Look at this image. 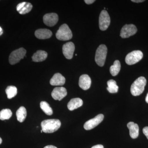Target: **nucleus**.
<instances>
[{"label": "nucleus", "mask_w": 148, "mask_h": 148, "mask_svg": "<svg viewBox=\"0 0 148 148\" xmlns=\"http://www.w3.org/2000/svg\"><path fill=\"white\" fill-rule=\"evenodd\" d=\"M91 148H104L103 145H96L93 146Z\"/></svg>", "instance_id": "nucleus-29"}, {"label": "nucleus", "mask_w": 148, "mask_h": 148, "mask_svg": "<svg viewBox=\"0 0 148 148\" xmlns=\"http://www.w3.org/2000/svg\"><path fill=\"white\" fill-rule=\"evenodd\" d=\"M42 130L46 133H53L61 127V123L58 119H51L43 121L41 124Z\"/></svg>", "instance_id": "nucleus-1"}, {"label": "nucleus", "mask_w": 148, "mask_h": 148, "mask_svg": "<svg viewBox=\"0 0 148 148\" xmlns=\"http://www.w3.org/2000/svg\"><path fill=\"white\" fill-rule=\"evenodd\" d=\"M147 80L144 77H140L135 80L130 88L131 94L134 96H138L142 94L145 90Z\"/></svg>", "instance_id": "nucleus-2"}, {"label": "nucleus", "mask_w": 148, "mask_h": 148, "mask_svg": "<svg viewBox=\"0 0 148 148\" xmlns=\"http://www.w3.org/2000/svg\"><path fill=\"white\" fill-rule=\"evenodd\" d=\"M44 148H57L56 147H55V146L53 145H48L46 146V147H45Z\"/></svg>", "instance_id": "nucleus-31"}, {"label": "nucleus", "mask_w": 148, "mask_h": 148, "mask_svg": "<svg viewBox=\"0 0 148 148\" xmlns=\"http://www.w3.org/2000/svg\"><path fill=\"white\" fill-rule=\"evenodd\" d=\"M95 1V0H85L84 1L88 5L91 4Z\"/></svg>", "instance_id": "nucleus-28"}, {"label": "nucleus", "mask_w": 148, "mask_h": 148, "mask_svg": "<svg viewBox=\"0 0 148 148\" xmlns=\"http://www.w3.org/2000/svg\"><path fill=\"white\" fill-rule=\"evenodd\" d=\"M143 53L141 51H133L126 56L125 62L128 65H134L140 61L143 58Z\"/></svg>", "instance_id": "nucleus-6"}, {"label": "nucleus", "mask_w": 148, "mask_h": 148, "mask_svg": "<svg viewBox=\"0 0 148 148\" xmlns=\"http://www.w3.org/2000/svg\"><path fill=\"white\" fill-rule=\"evenodd\" d=\"M33 8V5L31 3L26 2L25 5L18 12L21 14H24L29 13Z\"/></svg>", "instance_id": "nucleus-25"}, {"label": "nucleus", "mask_w": 148, "mask_h": 148, "mask_svg": "<svg viewBox=\"0 0 148 148\" xmlns=\"http://www.w3.org/2000/svg\"><path fill=\"white\" fill-rule=\"evenodd\" d=\"M104 116L102 114H99L94 118L88 121L84 124V128L86 130H90L97 126L103 121Z\"/></svg>", "instance_id": "nucleus-9"}, {"label": "nucleus", "mask_w": 148, "mask_h": 148, "mask_svg": "<svg viewBox=\"0 0 148 148\" xmlns=\"http://www.w3.org/2000/svg\"><path fill=\"white\" fill-rule=\"evenodd\" d=\"M143 132L144 135H145L148 140V127H145L143 129Z\"/></svg>", "instance_id": "nucleus-27"}, {"label": "nucleus", "mask_w": 148, "mask_h": 148, "mask_svg": "<svg viewBox=\"0 0 148 148\" xmlns=\"http://www.w3.org/2000/svg\"><path fill=\"white\" fill-rule=\"evenodd\" d=\"M83 101L81 98H73L68 103V109L70 111L74 110L81 107L83 105Z\"/></svg>", "instance_id": "nucleus-17"}, {"label": "nucleus", "mask_w": 148, "mask_h": 148, "mask_svg": "<svg viewBox=\"0 0 148 148\" xmlns=\"http://www.w3.org/2000/svg\"><path fill=\"white\" fill-rule=\"evenodd\" d=\"M26 2H23L19 3L16 6V10L18 12L25 5Z\"/></svg>", "instance_id": "nucleus-26"}, {"label": "nucleus", "mask_w": 148, "mask_h": 148, "mask_svg": "<svg viewBox=\"0 0 148 148\" xmlns=\"http://www.w3.org/2000/svg\"><path fill=\"white\" fill-rule=\"evenodd\" d=\"M5 92L7 95L8 98L11 99L15 97L17 94V88L13 86H10L7 87Z\"/></svg>", "instance_id": "nucleus-22"}, {"label": "nucleus", "mask_w": 148, "mask_h": 148, "mask_svg": "<svg viewBox=\"0 0 148 148\" xmlns=\"http://www.w3.org/2000/svg\"><path fill=\"white\" fill-rule=\"evenodd\" d=\"M91 84V79L88 75L85 74L81 76L79 82V85L83 90H87L90 88Z\"/></svg>", "instance_id": "nucleus-13"}, {"label": "nucleus", "mask_w": 148, "mask_h": 148, "mask_svg": "<svg viewBox=\"0 0 148 148\" xmlns=\"http://www.w3.org/2000/svg\"><path fill=\"white\" fill-rule=\"evenodd\" d=\"M121 63L119 60H116L113 65L110 68V72L112 75L115 76L119 73L121 70Z\"/></svg>", "instance_id": "nucleus-20"}, {"label": "nucleus", "mask_w": 148, "mask_h": 148, "mask_svg": "<svg viewBox=\"0 0 148 148\" xmlns=\"http://www.w3.org/2000/svg\"><path fill=\"white\" fill-rule=\"evenodd\" d=\"M129 129L130 135L132 139H136L139 136V128L138 124L133 122H130L127 124Z\"/></svg>", "instance_id": "nucleus-16"}, {"label": "nucleus", "mask_w": 148, "mask_h": 148, "mask_svg": "<svg viewBox=\"0 0 148 148\" xmlns=\"http://www.w3.org/2000/svg\"><path fill=\"white\" fill-rule=\"evenodd\" d=\"M2 143V140L1 138H0V145Z\"/></svg>", "instance_id": "nucleus-34"}, {"label": "nucleus", "mask_w": 148, "mask_h": 148, "mask_svg": "<svg viewBox=\"0 0 148 148\" xmlns=\"http://www.w3.org/2000/svg\"><path fill=\"white\" fill-rule=\"evenodd\" d=\"M56 38L62 41H67L71 40L73 37V34L68 25L64 24L59 28L56 34Z\"/></svg>", "instance_id": "nucleus-4"}, {"label": "nucleus", "mask_w": 148, "mask_h": 148, "mask_svg": "<svg viewBox=\"0 0 148 148\" xmlns=\"http://www.w3.org/2000/svg\"><path fill=\"white\" fill-rule=\"evenodd\" d=\"M110 24V18L108 12L103 10L101 12L99 16V28L102 31H106Z\"/></svg>", "instance_id": "nucleus-7"}, {"label": "nucleus", "mask_w": 148, "mask_h": 148, "mask_svg": "<svg viewBox=\"0 0 148 148\" xmlns=\"http://www.w3.org/2000/svg\"><path fill=\"white\" fill-rule=\"evenodd\" d=\"M43 132L42 130H41V132Z\"/></svg>", "instance_id": "nucleus-35"}, {"label": "nucleus", "mask_w": 148, "mask_h": 148, "mask_svg": "<svg viewBox=\"0 0 148 148\" xmlns=\"http://www.w3.org/2000/svg\"><path fill=\"white\" fill-rule=\"evenodd\" d=\"M75 49V45L72 42L66 43L63 45L62 48L63 54L65 57L68 59L73 58Z\"/></svg>", "instance_id": "nucleus-11"}, {"label": "nucleus", "mask_w": 148, "mask_h": 148, "mask_svg": "<svg viewBox=\"0 0 148 148\" xmlns=\"http://www.w3.org/2000/svg\"><path fill=\"white\" fill-rule=\"evenodd\" d=\"M36 37L39 39H47L49 38L52 35L50 30L47 29H39L35 32Z\"/></svg>", "instance_id": "nucleus-15"}, {"label": "nucleus", "mask_w": 148, "mask_h": 148, "mask_svg": "<svg viewBox=\"0 0 148 148\" xmlns=\"http://www.w3.org/2000/svg\"><path fill=\"white\" fill-rule=\"evenodd\" d=\"M107 90L110 93H116L118 91L119 86L117 85L116 82L114 80H110L107 82Z\"/></svg>", "instance_id": "nucleus-21"}, {"label": "nucleus", "mask_w": 148, "mask_h": 148, "mask_svg": "<svg viewBox=\"0 0 148 148\" xmlns=\"http://www.w3.org/2000/svg\"><path fill=\"white\" fill-rule=\"evenodd\" d=\"M65 82L66 79L59 73L54 74L50 81V84L52 86H63Z\"/></svg>", "instance_id": "nucleus-14"}, {"label": "nucleus", "mask_w": 148, "mask_h": 148, "mask_svg": "<svg viewBox=\"0 0 148 148\" xmlns=\"http://www.w3.org/2000/svg\"><path fill=\"white\" fill-rule=\"evenodd\" d=\"M108 49L105 45H101L98 47L96 50L95 55V61L98 65L103 67L105 64Z\"/></svg>", "instance_id": "nucleus-3"}, {"label": "nucleus", "mask_w": 148, "mask_h": 148, "mask_svg": "<svg viewBox=\"0 0 148 148\" xmlns=\"http://www.w3.org/2000/svg\"><path fill=\"white\" fill-rule=\"evenodd\" d=\"M27 116V110L24 107H20L16 112L17 119L19 122H23L26 119Z\"/></svg>", "instance_id": "nucleus-19"}, {"label": "nucleus", "mask_w": 148, "mask_h": 148, "mask_svg": "<svg viewBox=\"0 0 148 148\" xmlns=\"http://www.w3.org/2000/svg\"><path fill=\"white\" fill-rule=\"evenodd\" d=\"M132 2H133L137 3H142L143 2L145 1L144 0H132Z\"/></svg>", "instance_id": "nucleus-30"}, {"label": "nucleus", "mask_w": 148, "mask_h": 148, "mask_svg": "<svg viewBox=\"0 0 148 148\" xmlns=\"http://www.w3.org/2000/svg\"><path fill=\"white\" fill-rule=\"evenodd\" d=\"M3 34V32L2 29V28L0 27V36H1V35Z\"/></svg>", "instance_id": "nucleus-32"}, {"label": "nucleus", "mask_w": 148, "mask_h": 148, "mask_svg": "<svg viewBox=\"0 0 148 148\" xmlns=\"http://www.w3.org/2000/svg\"><path fill=\"white\" fill-rule=\"evenodd\" d=\"M27 53V51L24 48H20L11 52L9 57V61L11 65L18 63L21 59H23Z\"/></svg>", "instance_id": "nucleus-5"}, {"label": "nucleus", "mask_w": 148, "mask_h": 148, "mask_svg": "<svg viewBox=\"0 0 148 148\" xmlns=\"http://www.w3.org/2000/svg\"><path fill=\"white\" fill-rule=\"evenodd\" d=\"M47 57V52L44 51L38 50L34 53L32 58L34 62H39L45 61Z\"/></svg>", "instance_id": "nucleus-18"}, {"label": "nucleus", "mask_w": 148, "mask_h": 148, "mask_svg": "<svg viewBox=\"0 0 148 148\" xmlns=\"http://www.w3.org/2000/svg\"><path fill=\"white\" fill-rule=\"evenodd\" d=\"M44 24L48 27H53L57 24L58 20L57 14L55 13L47 14L43 16Z\"/></svg>", "instance_id": "nucleus-10"}, {"label": "nucleus", "mask_w": 148, "mask_h": 148, "mask_svg": "<svg viewBox=\"0 0 148 148\" xmlns=\"http://www.w3.org/2000/svg\"><path fill=\"white\" fill-rule=\"evenodd\" d=\"M137 27L134 24H126L122 28L120 36L123 38H128L137 33Z\"/></svg>", "instance_id": "nucleus-8"}, {"label": "nucleus", "mask_w": 148, "mask_h": 148, "mask_svg": "<svg viewBox=\"0 0 148 148\" xmlns=\"http://www.w3.org/2000/svg\"><path fill=\"white\" fill-rule=\"evenodd\" d=\"M12 114V112L10 109H3L0 112V120L3 121L10 119Z\"/></svg>", "instance_id": "nucleus-24"}, {"label": "nucleus", "mask_w": 148, "mask_h": 148, "mask_svg": "<svg viewBox=\"0 0 148 148\" xmlns=\"http://www.w3.org/2000/svg\"><path fill=\"white\" fill-rule=\"evenodd\" d=\"M67 95V90L64 87H56L51 92V96L55 100L61 101Z\"/></svg>", "instance_id": "nucleus-12"}, {"label": "nucleus", "mask_w": 148, "mask_h": 148, "mask_svg": "<svg viewBox=\"0 0 148 148\" xmlns=\"http://www.w3.org/2000/svg\"><path fill=\"white\" fill-rule=\"evenodd\" d=\"M145 101L146 102H147V103H148V93H147V96H146Z\"/></svg>", "instance_id": "nucleus-33"}, {"label": "nucleus", "mask_w": 148, "mask_h": 148, "mask_svg": "<svg viewBox=\"0 0 148 148\" xmlns=\"http://www.w3.org/2000/svg\"><path fill=\"white\" fill-rule=\"evenodd\" d=\"M40 107L42 110L47 115H51L53 114L52 109L47 102L42 101L40 103Z\"/></svg>", "instance_id": "nucleus-23"}]
</instances>
